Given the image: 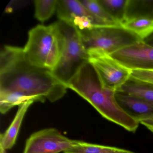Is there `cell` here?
<instances>
[{
    "mask_svg": "<svg viewBox=\"0 0 153 153\" xmlns=\"http://www.w3.org/2000/svg\"><path fill=\"white\" fill-rule=\"evenodd\" d=\"M139 123L144 125L153 133V117L140 121Z\"/></svg>",
    "mask_w": 153,
    "mask_h": 153,
    "instance_id": "21",
    "label": "cell"
},
{
    "mask_svg": "<svg viewBox=\"0 0 153 153\" xmlns=\"http://www.w3.org/2000/svg\"><path fill=\"white\" fill-rule=\"evenodd\" d=\"M121 26L142 40L153 33V17L131 18L126 19Z\"/></svg>",
    "mask_w": 153,
    "mask_h": 153,
    "instance_id": "13",
    "label": "cell"
},
{
    "mask_svg": "<svg viewBox=\"0 0 153 153\" xmlns=\"http://www.w3.org/2000/svg\"><path fill=\"white\" fill-rule=\"evenodd\" d=\"M130 71H153V47L141 41L109 54Z\"/></svg>",
    "mask_w": 153,
    "mask_h": 153,
    "instance_id": "8",
    "label": "cell"
},
{
    "mask_svg": "<svg viewBox=\"0 0 153 153\" xmlns=\"http://www.w3.org/2000/svg\"><path fill=\"white\" fill-rule=\"evenodd\" d=\"M140 16L153 17V1L128 0L125 20Z\"/></svg>",
    "mask_w": 153,
    "mask_h": 153,
    "instance_id": "17",
    "label": "cell"
},
{
    "mask_svg": "<svg viewBox=\"0 0 153 153\" xmlns=\"http://www.w3.org/2000/svg\"><path fill=\"white\" fill-rule=\"evenodd\" d=\"M102 7L117 25H122L126 19L128 0H98Z\"/></svg>",
    "mask_w": 153,
    "mask_h": 153,
    "instance_id": "16",
    "label": "cell"
},
{
    "mask_svg": "<svg viewBox=\"0 0 153 153\" xmlns=\"http://www.w3.org/2000/svg\"><path fill=\"white\" fill-rule=\"evenodd\" d=\"M1 153H7L6 149H4L2 147H1Z\"/></svg>",
    "mask_w": 153,
    "mask_h": 153,
    "instance_id": "23",
    "label": "cell"
},
{
    "mask_svg": "<svg viewBox=\"0 0 153 153\" xmlns=\"http://www.w3.org/2000/svg\"><path fill=\"white\" fill-rule=\"evenodd\" d=\"M131 76L140 81L153 85V71H131Z\"/></svg>",
    "mask_w": 153,
    "mask_h": 153,
    "instance_id": "20",
    "label": "cell"
},
{
    "mask_svg": "<svg viewBox=\"0 0 153 153\" xmlns=\"http://www.w3.org/2000/svg\"><path fill=\"white\" fill-rule=\"evenodd\" d=\"M80 31L87 51L99 50L111 54L141 41L137 36L119 25L98 26Z\"/></svg>",
    "mask_w": 153,
    "mask_h": 153,
    "instance_id": "5",
    "label": "cell"
},
{
    "mask_svg": "<svg viewBox=\"0 0 153 153\" xmlns=\"http://www.w3.org/2000/svg\"><path fill=\"white\" fill-rule=\"evenodd\" d=\"M79 1L102 25H118L105 10L98 0H81Z\"/></svg>",
    "mask_w": 153,
    "mask_h": 153,
    "instance_id": "19",
    "label": "cell"
},
{
    "mask_svg": "<svg viewBox=\"0 0 153 153\" xmlns=\"http://www.w3.org/2000/svg\"><path fill=\"white\" fill-rule=\"evenodd\" d=\"M78 143L79 140L70 139L56 129L45 128L27 139L24 153H59L73 148Z\"/></svg>",
    "mask_w": 153,
    "mask_h": 153,
    "instance_id": "7",
    "label": "cell"
},
{
    "mask_svg": "<svg viewBox=\"0 0 153 153\" xmlns=\"http://www.w3.org/2000/svg\"><path fill=\"white\" fill-rule=\"evenodd\" d=\"M142 41L147 45L153 47V33L143 39Z\"/></svg>",
    "mask_w": 153,
    "mask_h": 153,
    "instance_id": "22",
    "label": "cell"
},
{
    "mask_svg": "<svg viewBox=\"0 0 153 153\" xmlns=\"http://www.w3.org/2000/svg\"><path fill=\"white\" fill-rule=\"evenodd\" d=\"M68 87L52 71L34 66L25 56L24 49L5 45L0 53V92H20L44 102L61 99Z\"/></svg>",
    "mask_w": 153,
    "mask_h": 153,
    "instance_id": "1",
    "label": "cell"
},
{
    "mask_svg": "<svg viewBox=\"0 0 153 153\" xmlns=\"http://www.w3.org/2000/svg\"><path fill=\"white\" fill-rule=\"evenodd\" d=\"M58 0H35V17L42 23L48 20L57 10Z\"/></svg>",
    "mask_w": 153,
    "mask_h": 153,
    "instance_id": "18",
    "label": "cell"
},
{
    "mask_svg": "<svg viewBox=\"0 0 153 153\" xmlns=\"http://www.w3.org/2000/svg\"><path fill=\"white\" fill-rule=\"evenodd\" d=\"M64 153H135L116 147L92 144L79 140L78 144Z\"/></svg>",
    "mask_w": 153,
    "mask_h": 153,
    "instance_id": "15",
    "label": "cell"
},
{
    "mask_svg": "<svg viewBox=\"0 0 153 153\" xmlns=\"http://www.w3.org/2000/svg\"><path fill=\"white\" fill-rule=\"evenodd\" d=\"M56 12L59 20L75 27L79 31L105 26L79 1L58 0Z\"/></svg>",
    "mask_w": 153,
    "mask_h": 153,
    "instance_id": "9",
    "label": "cell"
},
{
    "mask_svg": "<svg viewBox=\"0 0 153 153\" xmlns=\"http://www.w3.org/2000/svg\"><path fill=\"white\" fill-rule=\"evenodd\" d=\"M34 102L33 101H28L19 106L18 110L12 123L4 133L1 134L0 146L7 150L12 148L14 146L24 117Z\"/></svg>",
    "mask_w": 153,
    "mask_h": 153,
    "instance_id": "11",
    "label": "cell"
},
{
    "mask_svg": "<svg viewBox=\"0 0 153 153\" xmlns=\"http://www.w3.org/2000/svg\"><path fill=\"white\" fill-rule=\"evenodd\" d=\"M115 98L121 108L132 119L139 122L153 117V102L140 97L116 91Z\"/></svg>",
    "mask_w": 153,
    "mask_h": 153,
    "instance_id": "10",
    "label": "cell"
},
{
    "mask_svg": "<svg viewBox=\"0 0 153 153\" xmlns=\"http://www.w3.org/2000/svg\"><path fill=\"white\" fill-rule=\"evenodd\" d=\"M67 86L87 101L105 119L130 132L137 131L139 123L121 108L115 98L116 92L103 87L89 62L80 67Z\"/></svg>",
    "mask_w": 153,
    "mask_h": 153,
    "instance_id": "2",
    "label": "cell"
},
{
    "mask_svg": "<svg viewBox=\"0 0 153 153\" xmlns=\"http://www.w3.org/2000/svg\"><path fill=\"white\" fill-rule=\"evenodd\" d=\"M117 91L153 102V85L140 81L131 76Z\"/></svg>",
    "mask_w": 153,
    "mask_h": 153,
    "instance_id": "12",
    "label": "cell"
},
{
    "mask_svg": "<svg viewBox=\"0 0 153 153\" xmlns=\"http://www.w3.org/2000/svg\"><path fill=\"white\" fill-rule=\"evenodd\" d=\"M29 101L41 102L40 99L20 92H0V111L5 114L14 106Z\"/></svg>",
    "mask_w": 153,
    "mask_h": 153,
    "instance_id": "14",
    "label": "cell"
},
{
    "mask_svg": "<svg viewBox=\"0 0 153 153\" xmlns=\"http://www.w3.org/2000/svg\"><path fill=\"white\" fill-rule=\"evenodd\" d=\"M58 23L64 35L65 43L59 60L52 73L67 86L80 67L88 62L89 55L82 42L80 31L65 22L59 20Z\"/></svg>",
    "mask_w": 153,
    "mask_h": 153,
    "instance_id": "4",
    "label": "cell"
},
{
    "mask_svg": "<svg viewBox=\"0 0 153 153\" xmlns=\"http://www.w3.org/2000/svg\"><path fill=\"white\" fill-rule=\"evenodd\" d=\"M64 43V35L57 21L49 25H38L32 28L23 49L31 64L53 71L59 60Z\"/></svg>",
    "mask_w": 153,
    "mask_h": 153,
    "instance_id": "3",
    "label": "cell"
},
{
    "mask_svg": "<svg viewBox=\"0 0 153 153\" xmlns=\"http://www.w3.org/2000/svg\"><path fill=\"white\" fill-rule=\"evenodd\" d=\"M88 62L94 68L103 87L116 92L129 79L131 71L99 50L88 51Z\"/></svg>",
    "mask_w": 153,
    "mask_h": 153,
    "instance_id": "6",
    "label": "cell"
}]
</instances>
